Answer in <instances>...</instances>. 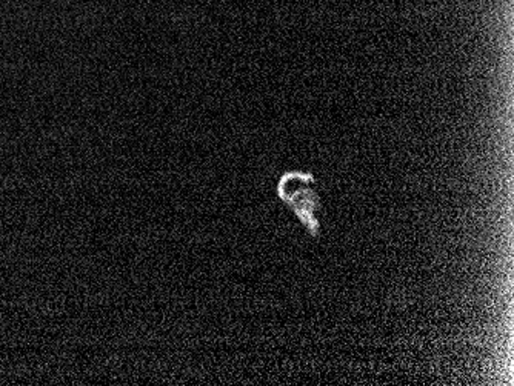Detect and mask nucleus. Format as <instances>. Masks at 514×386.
Listing matches in <instances>:
<instances>
[{
  "instance_id": "nucleus-1",
  "label": "nucleus",
  "mask_w": 514,
  "mask_h": 386,
  "mask_svg": "<svg viewBox=\"0 0 514 386\" xmlns=\"http://www.w3.org/2000/svg\"><path fill=\"white\" fill-rule=\"evenodd\" d=\"M279 194L283 200H287L293 209L298 213L302 222L311 230H316V206H318V195L313 189L311 175L300 173H289L283 175L279 183Z\"/></svg>"
}]
</instances>
